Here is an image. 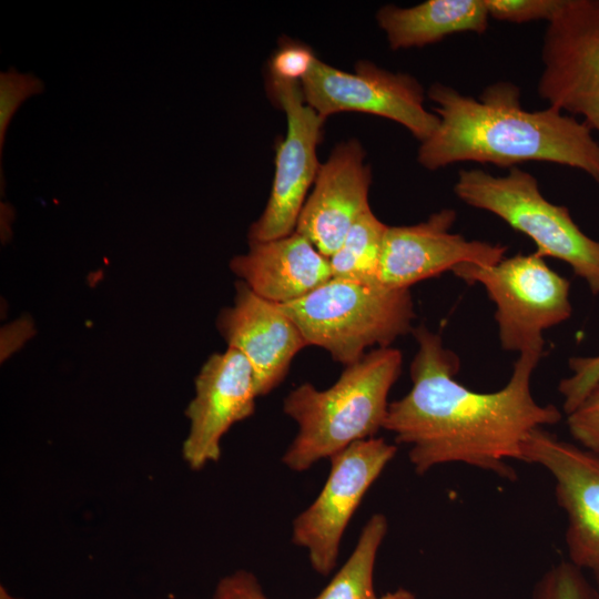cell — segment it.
<instances>
[{
    "mask_svg": "<svg viewBox=\"0 0 599 599\" xmlns=\"http://www.w3.org/2000/svg\"><path fill=\"white\" fill-rule=\"evenodd\" d=\"M522 461L551 475L557 504L566 516L569 562L588 571L599 592V453L537 428L522 445Z\"/></svg>",
    "mask_w": 599,
    "mask_h": 599,
    "instance_id": "obj_11",
    "label": "cell"
},
{
    "mask_svg": "<svg viewBox=\"0 0 599 599\" xmlns=\"http://www.w3.org/2000/svg\"><path fill=\"white\" fill-rule=\"evenodd\" d=\"M230 267L255 294L278 305L297 301L332 278L329 261L305 236L250 242Z\"/></svg>",
    "mask_w": 599,
    "mask_h": 599,
    "instance_id": "obj_16",
    "label": "cell"
},
{
    "mask_svg": "<svg viewBox=\"0 0 599 599\" xmlns=\"http://www.w3.org/2000/svg\"><path fill=\"white\" fill-rule=\"evenodd\" d=\"M280 306L308 346L325 349L334 362L345 366L358 362L367 348L390 347L414 329L409 288L331 278L306 296Z\"/></svg>",
    "mask_w": 599,
    "mask_h": 599,
    "instance_id": "obj_4",
    "label": "cell"
},
{
    "mask_svg": "<svg viewBox=\"0 0 599 599\" xmlns=\"http://www.w3.org/2000/svg\"><path fill=\"white\" fill-rule=\"evenodd\" d=\"M427 94L439 124L420 143L417 160L424 167L471 161L511 169L542 161L578 169L599 183V141L591 130L552 106L524 109L515 83H491L478 99L443 83H433Z\"/></svg>",
    "mask_w": 599,
    "mask_h": 599,
    "instance_id": "obj_2",
    "label": "cell"
},
{
    "mask_svg": "<svg viewBox=\"0 0 599 599\" xmlns=\"http://www.w3.org/2000/svg\"><path fill=\"white\" fill-rule=\"evenodd\" d=\"M316 57L303 45H282L272 58L270 75L287 81L301 82L308 73Z\"/></svg>",
    "mask_w": 599,
    "mask_h": 599,
    "instance_id": "obj_25",
    "label": "cell"
},
{
    "mask_svg": "<svg viewBox=\"0 0 599 599\" xmlns=\"http://www.w3.org/2000/svg\"><path fill=\"white\" fill-rule=\"evenodd\" d=\"M396 451L395 445L373 437L329 457L331 471L323 489L293 524V542L307 549L318 573L326 576L335 567L346 526Z\"/></svg>",
    "mask_w": 599,
    "mask_h": 599,
    "instance_id": "obj_9",
    "label": "cell"
},
{
    "mask_svg": "<svg viewBox=\"0 0 599 599\" xmlns=\"http://www.w3.org/2000/svg\"><path fill=\"white\" fill-rule=\"evenodd\" d=\"M268 85L286 114L287 130L276 148L268 202L250 227V242L271 241L295 232L307 191L321 166L316 149L325 118L306 103L301 82L270 75Z\"/></svg>",
    "mask_w": 599,
    "mask_h": 599,
    "instance_id": "obj_10",
    "label": "cell"
},
{
    "mask_svg": "<svg viewBox=\"0 0 599 599\" xmlns=\"http://www.w3.org/2000/svg\"><path fill=\"white\" fill-rule=\"evenodd\" d=\"M453 273L485 288L496 306L499 341L507 352L544 351V332L571 315L569 281L536 252L489 266L460 264Z\"/></svg>",
    "mask_w": 599,
    "mask_h": 599,
    "instance_id": "obj_6",
    "label": "cell"
},
{
    "mask_svg": "<svg viewBox=\"0 0 599 599\" xmlns=\"http://www.w3.org/2000/svg\"><path fill=\"white\" fill-rule=\"evenodd\" d=\"M387 529L386 517L382 514L373 515L345 565L313 599H379L374 590V566Z\"/></svg>",
    "mask_w": 599,
    "mask_h": 599,
    "instance_id": "obj_19",
    "label": "cell"
},
{
    "mask_svg": "<svg viewBox=\"0 0 599 599\" xmlns=\"http://www.w3.org/2000/svg\"><path fill=\"white\" fill-rule=\"evenodd\" d=\"M456 216L453 209H443L415 225L388 226L383 243L380 284L405 290L453 272L460 264L489 266L505 257V245L468 241L451 233Z\"/></svg>",
    "mask_w": 599,
    "mask_h": 599,
    "instance_id": "obj_12",
    "label": "cell"
},
{
    "mask_svg": "<svg viewBox=\"0 0 599 599\" xmlns=\"http://www.w3.org/2000/svg\"><path fill=\"white\" fill-rule=\"evenodd\" d=\"M235 290L233 305L217 316V329L227 347L246 357L257 395L263 396L283 382L294 357L308 345L278 304L258 296L243 281Z\"/></svg>",
    "mask_w": 599,
    "mask_h": 599,
    "instance_id": "obj_14",
    "label": "cell"
},
{
    "mask_svg": "<svg viewBox=\"0 0 599 599\" xmlns=\"http://www.w3.org/2000/svg\"><path fill=\"white\" fill-rule=\"evenodd\" d=\"M379 599H416L415 595L406 589L399 588L395 591L387 592Z\"/></svg>",
    "mask_w": 599,
    "mask_h": 599,
    "instance_id": "obj_27",
    "label": "cell"
},
{
    "mask_svg": "<svg viewBox=\"0 0 599 599\" xmlns=\"http://www.w3.org/2000/svg\"><path fill=\"white\" fill-rule=\"evenodd\" d=\"M454 192L467 205L497 215L531 238L539 256L569 264L590 291L599 294V242L579 229L568 207L541 194L532 174L517 166L505 176L464 169L458 172Z\"/></svg>",
    "mask_w": 599,
    "mask_h": 599,
    "instance_id": "obj_5",
    "label": "cell"
},
{
    "mask_svg": "<svg viewBox=\"0 0 599 599\" xmlns=\"http://www.w3.org/2000/svg\"><path fill=\"white\" fill-rule=\"evenodd\" d=\"M538 94L599 134V0H560L541 48Z\"/></svg>",
    "mask_w": 599,
    "mask_h": 599,
    "instance_id": "obj_7",
    "label": "cell"
},
{
    "mask_svg": "<svg viewBox=\"0 0 599 599\" xmlns=\"http://www.w3.org/2000/svg\"><path fill=\"white\" fill-rule=\"evenodd\" d=\"M569 367L570 376L558 385L566 415L573 412L599 383V355L570 358Z\"/></svg>",
    "mask_w": 599,
    "mask_h": 599,
    "instance_id": "obj_22",
    "label": "cell"
},
{
    "mask_svg": "<svg viewBox=\"0 0 599 599\" xmlns=\"http://www.w3.org/2000/svg\"><path fill=\"white\" fill-rule=\"evenodd\" d=\"M214 599H267L254 575L245 570L224 577L217 585Z\"/></svg>",
    "mask_w": 599,
    "mask_h": 599,
    "instance_id": "obj_26",
    "label": "cell"
},
{
    "mask_svg": "<svg viewBox=\"0 0 599 599\" xmlns=\"http://www.w3.org/2000/svg\"><path fill=\"white\" fill-rule=\"evenodd\" d=\"M388 225L367 210L351 226L339 247L328 257L332 278L367 285L380 284V262Z\"/></svg>",
    "mask_w": 599,
    "mask_h": 599,
    "instance_id": "obj_18",
    "label": "cell"
},
{
    "mask_svg": "<svg viewBox=\"0 0 599 599\" xmlns=\"http://www.w3.org/2000/svg\"><path fill=\"white\" fill-rule=\"evenodd\" d=\"M567 426L578 445L599 453V383L585 400L567 415Z\"/></svg>",
    "mask_w": 599,
    "mask_h": 599,
    "instance_id": "obj_24",
    "label": "cell"
},
{
    "mask_svg": "<svg viewBox=\"0 0 599 599\" xmlns=\"http://www.w3.org/2000/svg\"><path fill=\"white\" fill-rule=\"evenodd\" d=\"M489 17L511 23L547 20L557 11L560 0H485Z\"/></svg>",
    "mask_w": 599,
    "mask_h": 599,
    "instance_id": "obj_23",
    "label": "cell"
},
{
    "mask_svg": "<svg viewBox=\"0 0 599 599\" xmlns=\"http://www.w3.org/2000/svg\"><path fill=\"white\" fill-rule=\"evenodd\" d=\"M301 87L306 103L324 118L338 112L379 115L402 124L420 142L439 124L438 115L424 106L417 79L368 61H359L355 73H349L315 58Z\"/></svg>",
    "mask_w": 599,
    "mask_h": 599,
    "instance_id": "obj_8",
    "label": "cell"
},
{
    "mask_svg": "<svg viewBox=\"0 0 599 599\" xmlns=\"http://www.w3.org/2000/svg\"><path fill=\"white\" fill-rule=\"evenodd\" d=\"M534 599H599V592L583 571L569 561L548 569L534 589Z\"/></svg>",
    "mask_w": 599,
    "mask_h": 599,
    "instance_id": "obj_20",
    "label": "cell"
},
{
    "mask_svg": "<svg viewBox=\"0 0 599 599\" xmlns=\"http://www.w3.org/2000/svg\"><path fill=\"white\" fill-rule=\"evenodd\" d=\"M356 140L337 145L321 164L314 189L301 211L296 232L327 258L339 247L354 222L369 210L370 169Z\"/></svg>",
    "mask_w": 599,
    "mask_h": 599,
    "instance_id": "obj_15",
    "label": "cell"
},
{
    "mask_svg": "<svg viewBox=\"0 0 599 599\" xmlns=\"http://www.w3.org/2000/svg\"><path fill=\"white\" fill-rule=\"evenodd\" d=\"M43 90V81L32 73H20L14 68L0 73V158L9 123L18 108Z\"/></svg>",
    "mask_w": 599,
    "mask_h": 599,
    "instance_id": "obj_21",
    "label": "cell"
},
{
    "mask_svg": "<svg viewBox=\"0 0 599 599\" xmlns=\"http://www.w3.org/2000/svg\"><path fill=\"white\" fill-rule=\"evenodd\" d=\"M488 19L485 0H428L409 8L387 4L377 12L393 50L424 47L455 33H484Z\"/></svg>",
    "mask_w": 599,
    "mask_h": 599,
    "instance_id": "obj_17",
    "label": "cell"
},
{
    "mask_svg": "<svg viewBox=\"0 0 599 599\" xmlns=\"http://www.w3.org/2000/svg\"><path fill=\"white\" fill-rule=\"evenodd\" d=\"M402 364L400 351L377 348L346 366L336 383L324 390L309 383L293 389L283 410L298 430L282 461L303 471L355 441L373 438L384 428L388 394Z\"/></svg>",
    "mask_w": 599,
    "mask_h": 599,
    "instance_id": "obj_3",
    "label": "cell"
},
{
    "mask_svg": "<svg viewBox=\"0 0 599 599\" xmlns=\"http://www.w3.org/2000/svg\"><path fill=\"white\" fill-rule=\"evenodd\" d=\"M413 334L418 348L410 363L412 388L389 403L384 428L409 447L419 475L458 463L515 479L508 461H522L529 434L561 420L555 405L537 403L531 393L542 351L520 353L504 387L479 393L456 380L460 361L438 334L424 325Z\"/></svg>",
    "mask_w": 599,
    "mask_h": 599,
    "instance_id": "obj_1",
    "label": "cell"
},
{
    "mask_svg": "<svg viewBox=\"0 0 599 599\" xmlns=\"http://www.w3.org/2000/svg\"><path fill=\"white\" fill-rule=\"evenodd\" d=\"M256 397L253 369L241 352L227 347L207 358L195 378V397L186 409L190 432L183 456L193 469L220 458L222 436L254 413Z\"/></svg>",
    "mask_w": 599,
    "mask_h": 599,
    "instance_id": "obj_13",
    "label": "cell"
}]
</instances>
